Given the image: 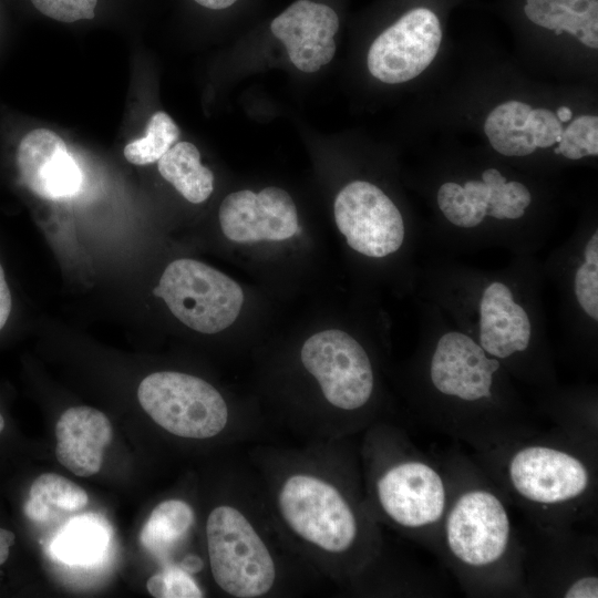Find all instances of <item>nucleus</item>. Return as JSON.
<instances>
[{"instance_id": "obj_1", "label": "nucleus", "mask_w": 598, "mask_h": 598, "mask_svg": "<svg viewBox=\"0 0 598 598\" xmlns=\"http://www.w3.org/2000/svg\"><path fill=\"white\" fill-rule=\"evenodd\" d=\"M441 460L451 492L434 553L470 596H527L509 501L475 460L458 451Z\"/></svg>"}, {"instance_id": "obj_2", "label": "nucleus", "mask_w": 598, "mask_h": 598, "mask_svg": "<svg viewBox=\"0 0 598 598\" xmlns=\"http://www.w3.org/2000/svg\"><path fill=\"white\" fill-rule=\"evenodd\" d=\"M474 460L535 527L576 528L596 516L597 443L540 429Z\"/></svg>"}, {"instance_id": "obj_3", "label": "nucleus", "mask_w": 598, "mask_h": 598, "mask_svg": "<svg viewBox=\"0 0 598 598\" xmlns=\"http://www.w3.org/2000/svg\"><path fill=\"white\" fill-rule=\"evenodd\" d=\"M499 370L501 362L467 334H442L429 361L432 396L423 400V424L475 452L539 431V423L523 405L499 396Z\"/></svg>"}, {"instance_id": "obj_4", "label": "nucleus", "mask_w": 598, "mask_h": 598, "mask_svg": "<svg viewBox=\"0 0 598 598\" xmlns=\"http://www.w3.org/2000/svg\"><path fill=\"white\" fill-rule=\"evenodd\" d=\"M379 511L395 527L435 551L451 485L442 460L412 444L382 465L373 478Z\"/></svg>"}, {"instance_id": "obj_5", "label": "nucleus", "mask_w": 598, "mask_h": 598, "mask_svg": "<svg viewBox=\"0 0 598 598\" xmlns=\"http://www.w3.org/2000/svg\"><path fill=\"white\" fill-rule=\"evenodd\" d=\"M278 505L283 520L306 542L331 554L355 551L365 524L334 485L309 474H293L282 484Z\"/></svg>"}, {"instance_id": "obj_6", "label": "nucleus", "mask_w": 598, "mask_h": 598, "mask_svg": "<svg viewBox=\"0 0 598 598\" xmlns=\"http://www.w3.org/2000/svg\"><path fill=\"white\" fill-rule=\"evenodd\" d=\"M206 538L213 577L226 594L257 598L272 588V556L240 511L228 505L215 507L207 518Z\"/></svg>"}, {"instance_id": "obj_7", "label": "nucleus", "mask_w": 598, "mask_h": 598, "mask_svg": "<svg viewBox=\"0 0 598 598\" xmlns=\"http://www.w3.org/2000/svg\"><path fill=\"white\" fill-rule=\"evenodd\" d=\"M533 528L529 540L520 537L527 595L597 598L596 538L577 528Z\"/></svg>"}, {"instance_id": "obj_8", "label": "nucleus", "mask_w": 598, "mask_h": 598, "mask_svg": "<svg viewBox=\"0 0 598 598\" xmlns=\"http://www.w3.org/2000/svg\"><path fill=\"white\" fill-rule=\"evenodd\" d=\"M154 295L185 326L208 334L229 327L244 301V292L235 280L188 258L174 260L166 267Z\"/></svg>"}, {"instance_id": "obj_9", "label": "nucleus", "mask_w": 598, "mask_h": 598, "mask_svg": "<svg viewBox=\"0 0 598 598\" xmlns=\"http://www.w3.org/2000/svg\"><path fill=\"white\" fill-rule=\"evenodd\" d=\"M137 398L155 423L181 437L209 439L228 422V408L221 394L195 375L154 372L140 383Z\"/></svg>"}, {"instance_id": "obj_10", "label": "nucleus", "mask_w": 598, "mask_h": 598, "mask_svg": "<svg viewBox=\"0 0 598 598\" xmlns=\"http://www.w3.org/2000/svg\"><path fill=\"white\" fill-rule=\"evenodd\" d=\"M300 358L334 408L353 412L371 400L374 389L371 360L347 332L331 329L311 336L303 343Z\"/></svg>"}, {"instance_id": "obj_11", "label": "nucleus", "mask_w": 598, "mask_h": 598, "mask_svg": "<svg viewBox=\"0 0 598 598\" xmlns=\"http://www.w3.org/2000/svg\"><path fill=\"white\" fill-rule=\"evenodd\" d=\"M334 219L347 244L369 257L381 258L395 252L404 239L400 210L369 182L354 181L339 192Z\"/></svg>"}, {"instance_id": "obj_12", "label": "nucleus", "mask_w": 598, "mask_h": 598, "mask_svg": "<svg viewBox=\"0 0 598 598\" xmlns=\"http://www.w3.org/2000/svg\"><path fill=\"white\" fill-rule=\"evenodd\" d=\"M441 40L436 14L426 8L413 9L373 41L368 52V69L384 83L410 81L431 64Z\"/></svg>"}, {"instance_id": "obj_13", "label": "nucleus", "mask_w": 598, "mask_h": 598, "mask_svg": "<svg viewBox=\"0 0 598 598\" xmlns=\"http://www.w3.org/2000/svg\"><path fill=\"white\" fill-rule=\"evenodd\" d=\"M219 223L224 235L236 243L281 241L298 230L296 205L278 187L227 195L219 207Z\"/></svg>"}, {"instance_id": "obj_14", "label": "nucleus", "mask_w": 598, "mask_h": 598, "mask_svg": "<svg viewBox=\"0 0 598 598\" xmlns=\"http://www.w3.org/2000/svg\"><path fill=\"white\" fill-rule=\"evenodd\" d=\"M17 166L24 186L51 200L75 196L83 175L64 141L49 128L27 133L17 151Z\"/></svg>"}, {"instance_id": "obj_15", "label": "nucleus", "mask_w": 598, "mask_h": 598, "mask_svg": "<svg viewBox=\"0 0 598 598\" xmlns=\"http://www.w3.org/2000/svg\"><path fill=\"white\" fill-rule=\"evenodd\" d=\"M270 28L285 44L290 61L302 72H317L336 53L339 18L326 4L298 0L276 17Z\"/></svg>"}, {"instance_id": "obj_16", "label": "nucleus", "mask_w": 598, "mask_h": 598, "mask_svg": "<svg viewBox=\"0 0 598 598\" xmlns=\"http://www.w3.org/2000/svg\"><path fill=\"white\" fill-rule=\"evenodd\" d=\"M112 425L101 411L81 405L65 410L55 425V456L76 476L89 477L102 466L112 441Z\"/></svg>"}, {"instance_id": "obj_17", "label": "nucleus", "mask_w": 598, "mask_h": 598, "mask_svg": "<svg viewBox=\"0 0 598 598\" xmlns=\"http://www.w3.org/2000/svg\"><path fill=\"white\" fill-rule=\"evenodd\" d=\"M532 326L525 309L514 301L505 283L494 281L480 302L478 344L492 358L506 360L523 353L530 344Z\"/></svg>"}, {"instance_id": "obj_18", "label": "nucleus", "mask_w": 598, "mask_h": 598, "mask_svg": "<svg viewBox=\"0 0 598 598\" xmlns=\"http://www.w3.org/2000/svg\"><path fill=\"white\" fill-rule=\"evenodd\" d=\"M527 18L537 25L575 35L585 45L598 48L597 0H526Z\"/></svg>"}, {"instance_id": "obj_19", "label": "nucleus", "mask_w": 598, "mask_h": 598, "mask_svg": "<svg viewBox=\"0 0 598 598\" xmlns=\"http://www.w3.org/2000/svg\"><path fill=\"white\" fill-rule=\"evenodd\" d=\"M158 172L188 202H205L214 188L212 171L200 163L197 147L189 142L175 143L158 161Z\"/></svg>"}, {"instance_id": "obj_20", "label": "nucleus", "mask_w": 598, "mask_h": 598, "mask_svg": "<svg viewBox=\"0 0 598 598\" xmlns=\"http://www.w3.org/2000/svg\"><path fill=\"white\" fill-rule=\"evenodd\" d=\"M532 107L519 101L505 102L485 120L484 131L495 151L506 156H525L537 148L527 127Z\"/></svg>"}, {"instance_id": "obj_21", "label": "nucleus", "mask_w": 598, "mask_h": 598, "mask_svg": "<svg viewBox=\"0 0 598 598\" xmlns=\"http://www.w3.org/2000/svg\"><path fill=\"white\" fill-rule=\"evenodd\" d=\"M109 536L93 517H78L69 522L51 544L52 554L72 565H89L99 560L106 549Z\"/></svg>"}, {"instance_id": "obj_22", "label": "nucleus", "mask_w": 598, "mask_h": 598, "mask_svg": "<svg viewBox=\"0 0 598 598\" xmlns=\"http://www.w3.org/2000/svg\"><path fill=\"white\" fill-rule=\"evenodd\" d=\"M194 522L192 507L181 499L159 503L141 532L142 545L152 554L163 556L187 534Z\"/></svg>"}, {"instance_id": "obj_23", "label": "nucleus", "mask_w": 598, "mask_h": 598, "mask_svg": "<svg viewBox=\"0 0 598 598\" xmlns=\"http://www.w3.org/2000/svg\"><path fill=\"white\" fill-rule=\"evenodd\" d=\"M86 492L72 481L55 473H44L31 484L23 512L33 522H45L50 506L65 511H78L87 504Z\"/></svg>"}, {"instance_id": "obj_24", "label": "nucleus", "mask_w": 598, "mask_h": 598, "mask_svg": "<svg viewBox=\"0 0 598 598\" xmlns=\"http://www.w3.org/2000/svg\"><path fill=\"white\" fill-rule=\"evenodd\" d=\"M179 128L165 112H156L150 118L146 134L124 147L125 158L135 165L157 162L178 140Z\"/></svg>"}, {"instance_id": "obj_25", "label": "nucleus", "mask_w": 598, "mask_h": 598, "mask_svg": "<svg viewBox=\"0 0 598 598\" xmlns=\"http://www.w3.org/2000/svg\"><path fill=\"white\" fill-rule=\"evenodd\" d=\"M437 204L445 218L458 227H475L486 216V213L477 210L470 204L464 188L454 182L441 185L437 192Z\"/></svg>"}, {"instance_id": "obj_26", "label": "nucleus", "mask_w": 598, "mask_h": 598, "mask_svg": "<svg viewBox=\"0 0 598 598\" xmlns=\"http://www.w3.org/2000/svg\"><path fill=\"white\" fill-rule=\"evenodd\" d=\"M156 598H200L203 592L194 578L183 568L169 566L153 575L146 582Z\"/></svg>"}, {"instance_id": "obj_27", "label": "nucleus", "mask_w": 598, "mask_h": 598, "mask_svg": "<svg viewBox=\"0 0 598 598\" xmlns=\"http://www.w3.org/2000/svg\"><path fill=\"white\" fill-rule=\"evenodd\" d=\"M44 16L61 22L93 19L97 0H30Z\"/></svg>"}, {"instance_id": "obj_28", "label": "nucleus", "mask_w": 598, "mask_h": 598, "mask_svg": "<svg viewBox=\"0 0 598 598\" xmlns=\"http://www.w3.org/2000/svg\"><path fill=\"white\" fill-rule=\"evenodd\" d=\"M575 295L582 310L598 320V264H581L575 274Z\"/></svg>"}, {"instance_id": "obj_29", "label": "nucleus", "mask_w": 598, "mask_h": 598, "mask_svg": "<svg viewBox=\"0 0 598 598\" xmlns=\"http://www.w3.org/2000/svg\"><path fill=\"white\" fill-rule=\"evenodd\" d=\"M527 127L536 147L546 148L558 143L564 131L557 115L546 109L529 112Z\"/></svg>"}, {"instance_id": "obj_30", "label": "nucleus", "mask_w": 598, "mask_h": 598, "mask_svg": "<svg viewBox=\"0 0 598 598\" xmlns=\"http://www.w3.org/2000/svg\"><path fill=\"white\" fill-rule=\"evenodd\" d=\"M561 141L571 143L586 155L598 154V117L581 115L574 120L561 133Z\"/></svg>"}, {"instance_id": "obj_31", "label": "nucleus", "mask_w": 598, "mask_h": 598, "mask_svg": "<svg viewBox=\"0 0 598 598\" xmlns=\"http://www.w3.org/2000/svg\"><path fill=\"white\" fill-rule=\"evenodd\" d=\"M12 308L10 288L6 280L3 268L0 264V330L6 326Z\"/></svg>"}, {"instance_id": "obj_32", "label": "nucleus", "mask_w": 598, "mask_h": 598, "mask_svg": "<svg viewBox=\"0 0 598 598\" xmlns=\"http://www.w3.org/2000/svg\"><path fill=\"white\" fill-rule=\"evenodd\" d=\"M524 213H525V209L515 207V206H509L506 204H493V205H488V208H487V215L497 219H504V218L517 219L522 217Z\"/></svg>"}, {"instance_id": "obj_33", "label": "nucleus", "mask_w": 598, "mask_h": 598, "mask_svg": "<svg viewBox=\"0 0 598 598\" xmlns=\"http://www.w3.org/2000/svg\"><path fill=\"white\" fill-rule=\"evenodd\" d=\"M504 189L516 198L523 208H526L532 202L528 188L519 182H506Z\"/></svg>"}, {"instance_id": "obj_34", "label": "nucleus", "mask_w": 598, "mask_h": 598, "mask_svg": "<svg viewBox=\"0 0 598 598\" xmlns=\"http://www.w3.org/2000/svg\"><path fill=\"white\" fill-rule=\"evenodd\" d=\"M14 543V533L10 529L0 527V566L7 563Z\"/></svg>"}, {"instance_id": "obj_35", "label": "nucleus", "mask_w": 598, "mask_h": 598, "mask_svg": "<svg viewBox=\"0 0 598 598\" xmlns=\"http://www.w3.org/2000/svg\"><path fill=\"white\" fill-rule=\"evenodd\" d=\"M482 182L488 186L491 190H494L503 187L506 179L497 169L488 168L483 172Z\"/></svg>"}, {"instance_id": "obj_36", "label": "nucleus", "mask_w": 598, "mask_h": 598, "mask_svg": "<svg viewBox=\"0 0 598 598\" xmlns=\"http://www.w3.org/2000/svg\"><path fill=\"white\" fill-rule=\"evenodd\" d=\"M585 261L589 264H598V231L596 230L587 241L584 250Z\"/></svg>"}, {"instance_id": "obj_37", "label": "nucleus", "mask_w": 598, "mask_h": 598, "mask_svg": "<svg viewBox=\"0 0 598 598\" xmlns=\"http://www.w3.org/2000/svg\"><path fill=\"white\" fill-rule=\"evenodd\" d=\"M195 1L205 8L213 9V10H220V9L230 7L237 0H195Z\"/></svg>"}, {"instance_id": "obj_38", "label": "nucleus", "mask_w": 598, "mask_h": 598, "mask_svg": "<svg viewBox=\"0 0 598 598\" xmlns=\"http://www.w3.org/2000/svg\"><path fill=\"white\" fill-rule=\"evenodd\" d=\"M557 117L560 122H568L571 116H573V112L569 107L567 106H560L558 110H557Z\"/></svg>"}, {"instance_id": "obj_39", "label": "nucleus", "mask_w": 598, "mask_h": 598, "mask_svg": "<svg viewBox=\"0 0 598 598\" xmlns=\"http://www.w3.org/2000/svg\"><path fill=\"white\" fill-rule=\"evenodd\" d=\"M4 425H6L4 417L0 413V434L3 432Z\"/></svg>"}]
</instances>
